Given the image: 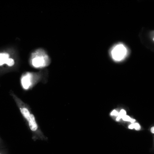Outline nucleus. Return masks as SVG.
<instances>
[{"instance_id": "0eeeda50", "label": "nucleus", "mask_w": 154, "mask_h": 154, "mask_svg": "<svg viewBox=\"0 0 154 154\" xmlns=\"http://www.w3.org/2000/svg\"><path fill=\"white\" fill-rule=\"evenodd\" d=\"M123 120L125 121H130L132 123H134L135 121V119H132L129 116L125 115L122 117Z\"/></svg>"}, {"instance_id": "1a4fd4ad", "label": "nucleus", "mask_w": 154, "mask_h": 154, "mask_svg": "<svg viewBox=\"0 0 154 154\" xmlns=\"http://www.w3.org/2000/svg\"><path fill=\"white\" fill-rule=\"evenodd\" d=\"M134 128L137 130H139L140 128V127L139 123H134Z\"/></svg>"}, {"instance_id": "f257e3e1", "label": "nucleus", "mask_w": 154, "mask_h": 154, "mask_svg": "<svg viewBox=\"0 0 154 154\" xmlns=\"http://www.w3.org/2000/svg\"><path fill=\"white\" fill-rule=\"evenodd\" d=\"M20 110L22 115L27 122L31 130L35 132L39 131L38 130V125L33 114L26 107H20Z\"/></svg>"}, {"instance_id": "ddd939ff", "label": "nucleus", "mask_w": 154, "mask_h": 154, "mask_svg": "<svg viewBox=\"0 0 154 154\" xmlns=\"http://www.w3.org/2000/svg\"><path fill=\"white\" fill-rule=\"evenodd\" d=\"M0 154H3V153H2L1 151H0Z\"/></svg>"}, {"instance_id": "9d476101", "label": "nucleus", "mask_w": 154, "mask_h": 154, "mask_svg": "<svg viewBox=\"0 0 154 154\" xmlns=\"http://www.w3.org/2000/svg\"><path fill=\"white\" fill-rule=\"evenodd\" d=\"M118 114L119 113L115 110H113L111 113L112 116H118Z\"/></svg>"}, {"instance_id": "7ed1b4c3", "label": "nucleus", "mask_w": 154, "mask_h": 154, "mask_svg": "<svg viewBox=\"0 0 154 154\" xmlns=\"http://www.w3.org/2000/svg\"><path fill=\"white\" fill-rule=\"evenodd\" d=\"M49 61L48 56L43 51L40 56L33 59L32 63L33 65L36 67H43L48 64Z\"/></svg>"}, {"instance_id": "39448f33", "label": "nucleus", "mask_w": 154, "mask_h": 154, "mask_svg": "<svg viewBox=\"0 0 154 154\" xmlns=\"http://www.w3.org/2000/svg\"><path fill=\"white\" fill-rule=\"evenodd\" d=\"M9 57V55L7 53H0V66L4 64H7Z\"/></svg>"}, {"instance_id": "20e7f679", "label": "nucleus", "mask_w": 154, "mask_h": 154, "mask_svg": "<svg viewBox=\"0 0 154 154\" xmlns=\"http://www.w3.org/2000/svg\"><path fill=\"white\" fill-rule=\"evenodd\" d=\"M31 77L30 75L28 74L24 76L22 78L21 82L23 88L27 89L31 84Z\"/></svg>"}, {"instance_id": "9b49d317", "label": "nucleus", "mask_w": 154, "mask_h": 154, "mask_svg": "<svg viewBox=\"0 0 154 154\" xmlns=\"http://www.w3.org/2000/svg\"><path fill=\"white\" fill-rule=\"evenodd\" d=\"M129 128L131 129H133V128H134V123H132L129 126Z\"/></svg>"}, {"instance_id": "f8f14e48", "label": "nucleus", "mask_w": 154, "mask_h": 154, "mask_svg": "<svg viewBox=\"0 0 154 154\" xmlns=\"http://www.w3.org/2000/svg\"><path fill=\"white\" fill-rule=\"evenodd\" d=\"M151 132L153 133H154V127H152L151 129Z\"/></svg>"}, {"instance_id": "f03ea898", "label": "nucleus", "mask_w": 154, "mask_h": 154, "mask_svg": "<svg viewBox=\"0 0 154 154\" xmlns=\"http://www.w3.org/2000/svg\"><path fill=\"white\" fill-rule=\"evenodd\" d=\"M127 52L125 46L123 44L119 43L113 47L111 53L112 57L114 60L119 61L125 56Z\"/></svg>"}, {"instance_id": "6e6552de", "label": "nucleus", "mask_w": 154, "mask_h": 154, "mask_svg": "<svg viewBox=\"0 0 154 154\" xmlns=\"http://www.w3.org/2000/svg\"><path fill=\"white\" fill-rule=\"evenodd\" d=\"M14 61L13 59L9 58L7 64L9 66H12L14 65Z\"/></svg>"}, {"instance_id": "423d86ee", "label": "nucleus", "mask_w": 154, "mask_h": 154, "mask_svg": "<svg viewBox=\"0 0 154 154\" xmlns=\"http://www.w3.org/2000/svg\"><path fill=\"white\" fill-rule=\"evenodd\" d=\"M126 112L123 109L121 110L119 113L118 116L116 118V120L119 121L121 118H122L124 116L126 115Z\"/></svg>"}]
</instances>
